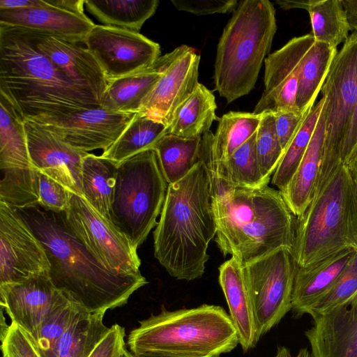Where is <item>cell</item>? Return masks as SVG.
<instances>
[{
  "mask_svg": "<svg viewBox=\"0 0 357 357\" xmlns=\"http://www.w3.org/2000/svg\"><path fill=\"white\" fill-rule=\"evenodd\" d=\"M15 211L44 246L53 284L89 313L105 314L124 305L148 283L142 273L121 274L105 268L70 229L63 212L39 206Z\"/></svg>",
  "mask_w": 357,
  "mask_h": 357,
  "instance_id": "obj_1",
  "label": "cell"
},
{
  "mask_svg": "<svg viewBox=\"0 0 357 357\" xmlns=\"http://www.w3.org/2000/svg\"><path fill=\"white\" fill-rule=\"evenodd\" d=\"M0 93L24 119L59 117L100 106L38 47L36 31L0 24Z\"/></svg>",
  "mask_w": 357,
  "mask_h": 357,
  "instance_id": "obj_2",
  "label": "cell"
},
{
  "mask_svg": "<svg viewBox=\"0 0 357 357\" xmlns=\"http://www.w3.org/2000/svg\"><path fill=\"white\" fill-rule=\"evenodd\" d=\"M212 181L203 159L181 180L168 185L153 231L154 257L173 278L202 276L207 249L217 227L211 205Z\"/></svg>",
  "mask_w": 357,
  "mask_h": 357,
  "instance_id": "obj_3",
  "label": "cell"
},
{
  "mask_svg": "<svg viewBox=\"0 0 357 357\" xmlns=\"http://www.w3.org/2000/svg\"><path fill=\"white\" fill-rule=\"evenodd\" d=\"M211 205L215 241L242 267L279 249L292 250L296 223L279 190L212 185Z\"/></svg>",
  "mask_w": 357,
  "mask_h": 357,
  "instance_id": "obj_4",
  "label": "cell"
},
{
  "mask_svg": "<svg viewBox=\"0 0 357 357\" xmlns=\"http://www.w3.org/2000/svg\"><path fill=\"white\" fill-rule=\"evenodd\" d=\"M129 333L130 351L181 357H217L239 344L229 314L219 305L203 304L192 308L168 310L139 321Z\"/></svg>",
  "mask_w": 357,
  "mask_h": 357,
  "instance_id": "obj_5",
  "label": "cell"
},
{
  "mask_svg": "<svg viewBox=\"0 0 357 357\" xmlns=\"http://www.w3.org/2000/svg\"><path fill=\"white\" fill-rule=\"evenodd\" d=\"M277 30L268 0L241 1L219 40L215 61V90L227 103L254 88Z\"/></svg>",
  "mask_w": 357,
  "mask_h": 357,
  "instance_id": "obj_6",
  "label": "cell"
},
{
  "mask_svg": "<svg viewBox=\"0 0 357 357\" xmlns=\"http://www.w3.org/2000/svg\"><path fill=\"white\" fill-rule=\"evenodd\" d=\"M347 248L357 250V181L342 165L298 218L292 254L305 267Z\"/></svg>",
  "mask_w": 357,
  "mask_h": 357,
  "instance_id": "obj_7",
  "label": "cell"
},
{
  "mask_svg": "<svg viewBox=\"0 0 357 357\" xmlns=\"http://www.w3.org/2000/svg\"><path fill=\"white\" fill-rule=\"evenodd\" d=\"M168 185L153 149L118 164L110 220L136 247L156 227Z\"/></svg>",
  "mask_w": 357,
  "mask_h": 357,
  "instance_id": "obj_8",
  "label": "cell"
},
{
  "mask_svg": "<svg viewBox=\"0 0 357 357\" xmlns=\"http://www.w3.org/2000/svg\"><path fill=\"white\" fill-rule=\"evenodd\" d=\"M321 91L324 98L326 132L323 160L314 195L337 169L344 165L340 155L357 97V32L349 36L337 52Z\"/></svg>",
  "mask_w": 357,
  "mask_h": 357,
  "instance_id": "obj_9",
  "label": "cell"
},
{
  "mask_svg": "<svg viewBox=\"0 0 357 357\" xmlns=\"http://www.w3.org/2000/svg\"><path fill=\"white\" fill-rule=\"evenodd\" d=\"M298 266L292 250L279 249L243 266L260 337L278 325L291 310V298Z\"/></svg>",
  "mask_w": 357,
  "mask_h": 357,
  "instance_id": "obj_10",
  "label": "cell"
},
{
  "mask_svg": "<svg viewBox=\"0 0 357 357\" xmlns=\"http://www.w3.org/2000/svg\"><path fill=\"white\" fill-rule=\"evenodd\" d=\"M63 214L74 235L105 268L121 274L141 273L137 247L84 197L72 193Z\"/></svg>",
  "mask_w": 357,
  "mask_h": 357,
  "instance_id": "obj_11",
  "label": "cell"
},
{
  "mask_svg": "<svg viewBox=\"0 0 357 357\" xmlns=\"http://www.w3.org/2000/svg\"><path fill=\"white\" fill-rule=\"evenodd\" d=\"M83 43L107 80L149 68L160 56L158 43L137 31L116 26L95 24Z\"/></svg>",
  "mask_w": 357,
  "mask_h": 357,
  "instance_id": "obj_12",
  "label": "cell"
},
{
  "mask_svg": "<svg viewBox=\"0 0 357 357\" xmlns=\"http://www.w3.org/2000/svg\"><path fill=\"white\" fill-rule=\"evenodd\" d=\"M50 264L41 242L15 209L0 202V285L48 275Z\"/></svg>",
  "mask_w": 357,
  "mask_h": 357,
  "instance_id": "obj_13",
  "label": "cell"
},
{
  "mask_svg": "<svg viewBox=\"0 0 357 357\" xmlns=\"http://www.w3.org/2000/svg\"><path fill=\"white\" fill-rule=\"evenodd\" d=\"M314 43L312 33L295 37L266 58L264 90L253 113H301L296 105L299 63Z\"/></svg>",
  "mask_w": 357,
  "mask_h": 357,
  "instance_id": "obj_14",
  "label": "cell"
},
{
  "mask_svg": "<svg viewBox=\"0 0 357 357\" xmlns=\"http://www.w3.org/2000/svg\"><path fill=\"white\" fill-rule=\"evenodd\" d=\"M24 126L33 166L82 196V164L88 153L70 146L45 123L24 119Z\"/></svg>",
  "mask_w": 357,
  "mask_h": 357,
  "instance_id": "obj_15",
  "label": "cell"
},
{
  "mask_svg": "<svg viewBox=\"0 0 357 357\" xmlns=\"http://www.w3.org/2000/svg\"><path fill=\"white\" fill-rule=\"evenodd\" d=\"M136 114L112 112L99 106L33 121L47 124L70 146L89 153L96 149L104 151L110 147Z\"/></svg>",
  "mask_w": 357,
  "mask_h": 357,
  "instance_id": "obj_16",
  "label": "cell"
},
{
  "mask_svg": "<svg viewBox=\"0 0 357 357\" xmlns=\"http://www.w3.org/2000/svg\"><path fill=\"white\" fill-rule=\"evenodd\" d=\"M200 56L188 47L166 68L138 113L169 126L178 108L197 86Z\"/></svg>",
  "mask_w": 357,
  "mask_h": 357,
  "instance_id": "obj_17",
  "label": "cell"
},
{
  "mask_svg": "<svg viewBox=\"0 0 357 357\" xmlns=\"http://www.w3.org/2000/svg\"><path fill=\"white\" fill-rule=\"evenodd\" d=\"M0 295L1 306L11 322L17 324L34 344L47 314L63 294L48 275H39L0 285Z\"/></svg>",
  "mask_w": 357,
  "mask_h": 357,
  "instance_id": "obj_18",
  "label": "cell"
},
{
  "mask_svg": "<svg viewBox=\"0 0 357 357\" xmlns=\"http://www.w3.org/2000/svg\"><path fill=\"white\" fill-rule=\"evenodd\" d=\"M311 317L304 333L312 357H357V292L345 304Z\"/></svg>",
  "mask_w": 357,
  "mask_h": 357,
  "instance_id": "obj_19",
  "label": "cell"
},
{
  "mask_svg": "<svg viewBox=\"0 0 357 357\" xmlns=\"http://www.w3.org/2000/svg\"><path fill=\"white\" fill-rule=\"evenodd\" d=\"M36 33L40 51L70 80L91 92L100 103L107 80L86 47L38 31Z\"/></svg>",
  "mask_w": 357,
  "mask_h": 357,
  "instance_id": "obj_20",
  "label": "cell"
},
{
  "mask_svg": "<svg viewBox=\"0 0 357 357\" xmlns=\"http://www.w3.org/2000/svg\"><path fill=\"white\" fill-rule=\"evenodd\" d=\"M0 10V24L30 29L83 43L95 24L86 16L52 6Z\"/></svg>",
  "mask_w": 357,
  "mask_h": 357,
  "instance_id": "obj_21",
  "label": "cell"
},
{
  "mask_svg": "<svg viewBox=\"0 0 357 357\" xmlns=\"http://www.w3.org/2000/svg\"><path fill=\"white\" fill-rule=\"evenodd\" d=\"M188 46L181 45L160 56L150 67L132 74L107 79L100 106L121 113H138L143 101L153 89L168 66Z\"/></svg>",
  "mask_w": 357,
  "mask_h": 357,
  "instance_id": "obj_22",
  "label": "cell"
},
{
  "mask_svg": "<svg viewBox=\"0 0 357 357\" xmlns=\"http://www.w3.org/2000/svg\"><path fill=\"white\" fill-rule=\"evenodd\" d=\"M356 252L357 250L347 248L307 266H298L291 298V310L295 317L309 314Z\"/></svg>",
  "mask_w": 357,
  "mask_h": 357,
  "instance_id": "obj_23",
  "label": "cell"
},
{
  "mask_svg": "<svg viewBox=\"0 0 357 357\" xmlns=\"http://www.w3.org/2000/svg\"><path fill=\"white\" fill-rule=\"evenodd\" d=\"M219 283L228 305L229 316L244 352L254 348L260 339L243 267L233 257L219 267Z\"/></svg>",
  "mask_w": 357,
  "mask_h": 357,
  "instance_id": "obj_24",
  "label": "cell"
},
{
  "mask_svg": "<svg viewBox=\"0 0 357 357\" xmlns=\"http://www.w3.org/2000/svg\"><path fill=\"white\" fill-rule=\"evenodd\" d=\"M326 114L323 108L307 149L291 180L281 194L292 214L301 217L311 203L323 160Z\"/></svg>",
  "mask_w": 357,
  "mask_h": 357,
  "instance_id": "obj_25",
  "label": "cell"
},
{
  "mask_svg": "<svg viewBox=\"0 0 357 357\" xmlns=\"http://www.w3.org/2000/svg\"><path fill=\"white\" fill-rule=\"evenodd\" d=\"M256 133L238 148L226 160L211 162L199 151L209 169L213 186L257 188L268 185L261 172L256 152Z\"/></svg>",
  "mask_w": 357,
  "mask_h": 357,
  "instance_id": "obj_26",
  "label": "cell"
},
{
  "mask_svg": "<svg viewBox=\"0 0 357 357\" xmlns=\"http://www.w3.org/2000/svg\"><path fill=\"white\" fill-rule=\"evenodd\" d=\"M261 114L230 112L219 121L215 134L203 135L200 149L213 163L223 162L250 139L257 130Z\"/></svg>",
  "mask_w": 357,
  "mask_h": 357,
  "instance_id": "obj_27",
  "label": "cell"
},
{
  "mask_svg": "<svg viewBox=\"0 0 357 357\" xmlns=\"http://www.w3.org/2000/svg\"><path fill=\"white\" fill-rule=\"evenodd\" d=\"M24 120L10 100L0 93L1 170L36 169L30 158Z\"/></svg>",
  "mask_w": 357,
  "mask_h": 357,
  "instance_id": "obj_28",
  "label": "cell"
},
{
  "mask_svg": "<svg viewBox=\"0 0 357 357\" xmlns=\"http://www.w3.org/2000/svg\"><path fill=\"white\" fill-rule=\"evenodd\" d=\"M217 105L213 93L199 83L191 96L178 108L168 126V133L195 138L209 131L217 119Z\"/></svg>",
  "mask_w": 357,
  "mask_h": 357,
  "instance_id": "obj_29",
  "label": "cell"
},
{
  "mask_svg": "<svg viewBox=\"0 0 357 357\" xmlns=\"http://www.w3.org/2000/svg\"><path fill=\"white\" fill-rule=\"evenodd\" d=\"M118 165L88 153L82 164V197L105 218L110 220Z\"/></svg>",
  "mask_w": 357,
  "mask_h": 357,
  "instance_id": "obj_30",
  "label": "cell"
},
{
  "mask_svg": "<svg viewBox=\"0 0 357 357\" xmlns=\"http://www.w3.org/2000/svg\"><path fill=\"white\" fill-rule=\"evenodd\" d=\"M337 54V48L315 42L302 57L299 63L296 100L300 112L314 107Z\"/></svg>",
  "mask_w": 357,
  "mask_h": 357,
  "instance_id": "obj_31",
  "label": "cell"
},
{
  "mask_svg": "<svg viewBox=\"0 0 357 357\" xmlns=\"http://www.w3.org/2000/svg\"><path fill=\"white\" fill-rule=\"evenodd\" d=\"M167 133V125L137 113L116 141L102 151L101 156L118 165L144 151L152 149Z\"/></svg>",
  "mask_w": 357,
  "mask_h": 357,
  "instance_id": "obj_32",
  "label": "cell"
},
{
  "mask_svg": "<svg viewBox=\"0 0 357 357\" xmlns=\"http://www.w3.org/2000/svg\"><path fill=\"white\" fill-rule=\"evenodd\" d=\"M158 0H84L86 10L102 25L137 31L155 12Z\"/></svg>",
  "mask_w": 357,
  "mask_h": 357,
  "instance_id": "obj_33",
  "label": "cell"
},
{
  "mask_svg": "<svg viewBox=\"0 0 357 357\" xmlns=\"http://www.w3.org/2000/svg\"><path fill=\"white\" fill-rule=\"evenodd\" d=\"M202 137L183 138L167 133L153 146L168 184L183 178L199 160Z\"/></svg>",
  "mask_w": 357,
  "mask_h": 357,
  "instance_id": "obj_34",
  "label": "cell"
},
{
  "mask_svg": "<svg viewBox=\"0 0 357 357\" xmlns=\"http://www.w3.org/2000/svg\"><path fill=\"white\" fill-rule=\"evenodd\" d=\"M307 11L315 42L337 48L348 39L351 30L342 0H314Z\"/></svg>",
  "mask_w": 357,
  "mask_h": 357,
  "instance_id": "obj_35",
  "label": "cell"
},
{
  "mask_svg": "<svg viewBox=\"0 0 357 357\" xmlns=\"http://www.w3.org/2000/svg\"><path fill=\"white\" fill-rule=\"evenodd\" d=\"M324 98L312 107L301 127L285 151L271 180L281 192L289 183L296 172L312 137L321 114Z\"/></svg>",
  "mask_w": 357,
  "mask_h": 357,
  "instance_id": "obj_36",
  "label": "cell"
},
{
  "mask_svg": "<svg viewBox=\"0 0 357 357\" xmlns=\"http://www.w3.org/2000/svg\"><path fill=\"white\" fill-rule=\"evenodd\" d=\"M82 310V307L64 294L55 303L43 321L34 343L40 356L52 347Z\"/></svg>",
  "mask_w": 357,
  "mask_h": 357,
  "instance_id": "obj_37",
  "label": "cell"
},
{
  "mask_svg": "<svg viewBox=\"0 0 357 357\" xmlns=\"http://www.w3.org/2000/svg\"><path fill=\"white\" fill-rule=\"evenodd\" d=\"M256 152L263 177L270 181L283 155L272 112L261 114V121L256 133Z\"/></svg>",
  "mask_w": 357,
  "mask_h": 357,
  "instance_id": "obj_38",
  "label": "cell"
},
{
  "mask_svg": "<svg viewBox=\"0 0 357 357\" xmlns=\"http://www.w3.org/2000/svg\"><path fill=\"white\" fill-rule=\"evenodd\" d=\"M357 292V252L344 271L318 302L310 309V316L326 314L345 304Z\"/></svg>",
  "mask_w": 357,
  "mask_h": 357,
  "instance_id": "obj_39",
  "label": "cell"
},
{
  "mask_svg": "<svg viewBox=\"0 0 357 357\" xmlns=\"http://www.w3.org/2000/svg\"><path fill=\"white\" fill-rule=\"evenodd\" d=\"M38 206L56 213L65 212L69 206L71 192L61 183L38 170Z\"/></svg>",
  "mask_w": 357,
  "mask_h": 357,
  "instance_id": "obj_40",
  "label": "cell"
},
{
  "mask_svg": "<svg viewBox=\"0 0 357 357\" xmlns=\"http://www.w3.org/2000/svg\"><path fill=\"white\" fill-rule=\"evenodd\" d=\"M1 340L3 357H40L30 337L15 323L11 322Z\"/></svg>",
  "mask_w": 357,
  "mask_h": 357,
  "instance_id": "obj_41",
  "label": "cell"
},
{
  "mask_svg": "<svg viewBox=\"0 0 357 357\" xmlns=\"http://www.w3.org/2000/svg\"><path fill=\"white\" fill-rule=\"evenodd\" d=\"M104 314H93L91 324L65 357H89L109 330L103 323Z\"/></svg>",
  "mask_w": 357,
  "mask_h": 357,
  "instance_id": "obj_42",
  "label": "cell"
},
{
  "mask_svg": "<svg viewBox=\"0 0 357 357\" xmlns=\"http://www.w3.org/2000/svg\"><path fill=\"white\" fill-rule=\"evenodd\" d=\"M312 109L303 113L287 111L272 112L275 118L276 132L284 153Z\"/></svg>",
  "mask_w": 357,
  "mask_h": 357,
  "instance_id": "obj_43",
  "label": "cell"
},
{
  "mask_svg": "<svg viewBox=\"0 0 357 357\" xmlns=\"http://www.w3.org/2000/svg\"><path fill=\"white\" fill-rule=\"evenodd\" d=\"M172 3L176 9L197 15L227 13L238 5L236 0H172Z\"/></svg>",
  "mask_w": 357,
  "mask_h": 357,
  "instance_id": "obj_44",
  "label": "cell"
},
{
  "mask_svg": "<svg viewBox=\"0 0 357 357\" xmlns=\"http://www.w3.org/2000/svg\"><path fill=\"white\" fill-rule=\"evenodd\" d=\"M126 331L116 324L94 348L89 357H121L126 348Z\"/></svg>",
  "mask_w": 357,
  "mask_h": 357,
  "instance_id": "obj_45",
  "label": "cell"
},
{
  "mask_svg": "<svg viewBox=\"0 0 357 357\" xmlns=\"http://www.w3.org/2000/svg\"><path fill=\"white\" fill-rule=\"evenodd\" d=\"M357 144V97L356 105L351 122V125L347 135L341 152V162L345 164Z\"/></svg>",
  "mask_w": 357,
  "mask_h": 357,
  "instance_id": "obj_46",
  "label": "cell"
},
{
  "mask_svg": "<svg viewBox=\"0 0 357 357\" xmlns=\"http://www.w3.org/2000/svg\"><path fill=\"white\" fill-rule=\"evenodd\" d=\"M46 3L45 0H0V10L40 7Z\"/></svg>",
  "mask_w": 357,
  "mask_h": 357,
  "instance_id": "obj_47",
  "label": "cell"
},
{
  "mask_svg": "<svg viewBox=\"0 0 357 357\" xmlns=\"http://www.w3.org/2000/svg\"><path fill=\"white\" fill-rule=\"evenodd\" d=\"M53 6L74 13L86 15L84 13V0H47Z\"/></svg>",
  "mask_w": 357,
  "mask_h": 357,
  "instance_id": "obj_48",
  "label": "cell"
},
{
  "mask_svg": "<svg viewBox=\"0 0 357 357\" xmlns=\"http://www.w3.org/2000/svg\"><path fill=\"white\" fill-rule=\"evenodd\" d=\"M350 30L357 32V0H342Z\"/></svg>",
  "mask_w": 357,
  "mask_h": 357,
  "instance_id": "obj_49",
  "label": "cell"
},
{
  "mask_svg": "<svg viewBox=\"0 0 357 357\" xmlns=\"http://www.w3.org/2000/svg\"><path fill=\"white\" fill-rule=\"evenodd\" d=\"M314 0H276L275 2L284 10L301 8L307 10Z\"/></svg>",
  "mask_w": 357,
  "mask_h": 357,
  "instance_id": "obj_50",
  "label": "cell"
},
{
  "mask_svg": "<svg viewBox=\"0 0 357 357\" xmlns=\"http://www.w3.org/2000/svg\"><path fill=\"white\" fill-rule=\"evenodd\" d=\"M275 357H312L311 352L307 348L299 349L296 355H292L290 350L284 346H279Z\"/></svg>",
  "mask_w": 357,
  "mask_h": 357,
  "instance_id": "obj_51",
  "label": "cell"
},
{
  "mask_svg": "<svg viewBox=\"0 0 357 357\" xmlns=\"http://www.w3.org/2000/svg\"><path fill=\"white\" fill-rule=\"evenodd\" d=\"M344 165L357 181V144Z\"/></svg>",
  "mask_w": 357,
  "mask_h": 357,
  "instance_id": "obj_52",
  "label": "cell"
},
{
  "mask_svg": "<svg viewBox=\"0 0 357 357\" xmlns=\"http://www.w3.org/2000/svg\"><path fill=\"white\" fill-rule=\"evenodd\" d=\"M137 357H181V356H167V355H162V354H156V353H146V354L140 355ZM217 357H220V356H217Z\"/></svg>",
  "mask_w": 357,
  "mask_h": 357,
  "instance_id": "obj_53",
  "label": "cell"
},
{
  "mask_svg": "<svg viewBox=\"0 0 357 357\" xmlns=\"http://www.w3.org/2000/svg\"><path fill=\"white\" fill-rule=\"evenodd\" d=\"M121 357H137L134 355L131 351H128L126 349L124 350Z\"/></svg>",
  "mask_w": 357,
  "mask_h": 357,
  "instance_id": "obj_54",
  "label": "cell"
}]
</instances>
